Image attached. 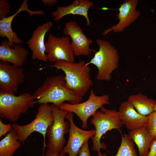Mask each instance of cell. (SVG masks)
I'll use <instances>...</instances> for the list:
<instances>
[{
	"label": "cell",
	"mask_w": 156,
	"mask_h": 156,
	"mask_svg": "<svg viewBox=\"0 0 156 156\" xmlns=\"http://www.w3.org/2000/svg\"><path fill=\"white\" fill-rule=\"evenodd\" d=\"M33 95L36 103H52L59 107L64 102L76 104L80 103L82 97L67 87L65 76L56 75L47 77L42 85L34 92Z\"/></svg>",
	"instance_id": "6da1fadb"
},
{
	"label": "cell",
	"mask_w": 156,
	"mask_h": 156,
	"mask_svg": "<svg viewBox=\"0 0 156 156\" xmlns=\"http://www.w3.org/2000/svg\"><path fill=\"white\" fill-rule=\"evenodd\" d=\"M85 64L83 60L78 62L60 61L49 66L62 70L68 88L83 97L93 85L90 77V68L85 66Z\"/></svg>",
	"instance_id": "7a4b0ae2"
},
{
	"label": "cell",
	"mask_w": 156,
	"mask_h": 156,
	"mask_svg": "<svg viewBox=\"0 0 156 156\" xmlns=\"http://www.w3.org/2000/svg\"><path fill=\"white\" fill-rule=\"evenodd\" d=\"M90 122L95 128V134L92 139V150L97 152V156H107L105 154H102L100 151L101 148L107 151L106 144L104 142H101V139L108 131L116 129L121 131L124 125L120 119L118 111L107 109L103 106L92 116Z\"/></svg>",
	"instance_id": "3957f363"
},
{
	"label": "cell",
	"mask_w": 156,
	"mask_h": 156,
	"mask_svg": "<svg viewBox=\"0 0 156 156\" xmlns=\"http://www.w3.org/2000/svg\"><path fill=\"white\" fill-rule=\"evenodd\" d=\"M96 42L99 46V50L85 66L92 64L97 67V80L110 81L111 74L118 66L120 57L118 50L106 40L99 38Z\"/></svg>",
	"instance_id": "277c9868"
},
{
	"label": "cell",
	"mask_w": 156,
	"mask_h": 156,
	"mask_svg": "<svg viewBox=\"0 0 156 156\" xmlns=\"http://www.w3.org/2000/svg\"><path fill=\"white\" fill-rule=\"evenodd\" d=\"M33 95L28 92L16 96L0 90V117L16 122L22 114L36 103Z\"/></svg>",
	"instance_id": "5b68a950"
},
{
	"label": "cell",
	"mask_w": 156,
	"mask_h": 156,
	"mask_svg": "<svg viewBox=\"0 0 156 156\" xmlns=\"http://www.w3.org/2000/svg\"><path fill=\"white\" fill-rule=\"evenodd\" d=\"M54 118L51 105L49 103L40 104L34 119L31 122L23 125L14 123L12 128L16 133L19 141L24 143L28 137L33 132L41 133L44 139V146H46L45 138L48 127L51 125Z\"/></svg>",
	"instance_id": "8992f818"
},
{
	"label": "cell",
	"mask_w": 156,
	"mask_h": 156,
	"mask_svg": "<svg viewBox=\"0 0 156 156\" xmlns=\"http://www.w3.org/2000/svg\"><path fill=\"white\" fill-rule=\"evenodd\" d=\"M109 96L107 94L97 96L93 89L90 90L88 99L86 101L76 104L64 103L59 108L68 112L76 114L82 122L81 127L88 129V120L99 108L110 104Z\"/></svg>",
	"instance_id": "52a82bcc"
},
{
	"label": "cell",
	"mask_w": 156,
	"mask_h": 156,
	"mask_svg": "<svg viewBox=\"0 0 156 156\" xmlns=\"http://www.w3.org/2000/svg\"><path fill=\"white\" fill-rule=\"evenodd\" d=\"M54 120L47 130L49 150L60 153L66 143L64 135L69 132L70 123L65 121L68 112L61 109L54 104L51 105Z\"/></svg>",
	"instance_id": "ba28073f"
},
{
	"label": "cell",
	"mask_w": 156,
	"mask_h": 156,
	"mask_svg": "<svg viewBox=\"0 0 156 156\" xmlns=\"http://www.w3.org/2000/svg\"><path fill=\"white\" fill-rule=\"evenodd\" d=\"M45 45V52L49 62H74V55L69 36L58 37L50 34Z\"/></svg>",
	"instance_id": "9c48e42d"
},
{
	"label": "cell",
	"mask_w": 156,
	"mask_h": 156,
	"mask_svg": "<svg viewBox=\"0 0 156 156\" xmlns=\"http://www.w3.org/2000/svg\"><path fill=\"white\" fill-rule=\"evenodd\" d=\"M73 116V113L71 112H68L65 118L70 123L69 135L67 144L63 147L60 155L68 153V156H77L82 146L95 135L94 129L87 131L77 127L74 123Z\"/></svg>",
	"instance_id": "30bf717a"
},
{
	"label": "cell",
	"mask_w": 156,
	"mask_h": 156,
	"mask_svg": "<svg viewBox=\"0 0 156 156\" xmlns=\"http://www.w3.org/2000/svg\"><path fill=\"white\" fill-rule=\"evenodd\" d=\"M25 78L22 68L0 61V90L15 94Z\"/></svg>",
	"instance_id": "8fae6325"
},
{
	"label": "cell",
	"mask_w": 156,
	"mask_h": 156,
	"mask_svg": "<svg viewBox=\"0 0 156 156\" xmlns=\"http://www.w3.org/2000/svg\"><path fill=\"white\" fill-rule=\"evenodd\" d=\"M63 33L71 38V44L74 55L88 56L90 54L92 50L90 46L92 43V40L83 33V29L76 21L66 23Z\"/></svg>",
	"instance_id": "7c38bea8"
},
{
	"label": "cell",
	"mask_w": 156,
	"mask_h": 156,
	"mask_svg": "<svg viewBox=\"0 0 156 156\" xmlns=\"http://www.w3.org/2000/svg\"><path fill=\"white\" fill-rule=\"evenodd\" d=\"M138 3V0L125 1L118 8L119 12L117 17L119 20L118 23L105 30L103 35H105L112 31L115 33L122 32L138 19L140 15V12L136 9Z\"/></svg>",
	"instance_id": "4fadbf2b"
},
{
	"label": "cell",
	"mask_w": 156,
	"mask_h": 156,
	"mask_svg": "<svg viewBox=\"0 0 156 156\" xmlns=\"http://www.w3.org/2000/svg\"><path fill=\"white\" fill-rule=\"evenodd\" d=\"M53 26L52 22L49 21L38 26L34 31L31 38L27 42L28 48L32 52L33 59L44 62L48 61L45 52L44 38Z\"/></svg>",
	"instance_id": "5bb4252c"
},
{
	"label": "cell",
	"mask_w": 156,
	"mask_h": 156,
	"mask_svg": "<svg viewBox=\"0 0 156 156\" xmlns=\"http://www.w3.org/2000/svg\"><path fill=\"white\" fill-rule=\"evenodd\" d=\"M27 0H24L17 11L13 14L0 20V36L6 37L8 39L9 44L10 47H14L16 44H20L23 42L17 36V34L12 30L11 25L12 21L16 16L23 11L27 12L30 17L35 14L45 16V14L42 10L34 11L30 10L28 8Z\"/></svg>",
	"instance_id": "9a60e30c"
},
{
	"label": "cell",
	"mask_w": 156,
	"mask_h": 156,
	"mask_svg": "<svg viewBox=\"0 0 156 156\" xmlns=\"http://www.w3.org/2000/svg\"><path fill=\"white\" fill-rule=\"evenodd\" d=\"M94 4L92 1L89 0H75L70 5L66 6H57L56 10L51 15L53 20L58 21L66 15L70 14L83 16L86 19L87 25L90 26V21L88 16L89 9Z\"/></svg>",
	"instance_id": "2e32d148"
},
{
	"label": "cell",
	"mask_w": 156,
	"mask_h": 156,
	"mask_svg": "<svg viewBox=\"0 0 156 156\" xmlns=\"http://www.w3.org/2000/svg\"><path fill=\"white\" fill-rule=\"evenodd\" d=\"M118 111L122 122L129 131L144 126L148 119L147 116L139 113L127 101L120 104Z\"/></svg>",
	"instance_id": "e0dca14e"
},
{
	"label": "cell",
	"mask_w": 156,
	"mask_h": 156,
	"mask_svg": "<svg viewBox=\"0 0 156 156\" xmlns=\"http://www.w3.org/2000/svg\"><path fill=\"white\" fill-rule=\"evenodd\" d=\"M14 47H10L7 40L1 41L0 45V61L21 68L27 59L28 51L20 44L15 45Z\"/></svg>",
	"instance_id": "ac0fdd59"
},
{
	"label": "cell",
	"mask_w": 156,
	"mask_h": 156,
	"mask_svg": "<svg viewBox=\"0 0 156 156\" xmlns=\"http://www.w3.org/2000/svg\"><path fill=\"white\" fill-rule=\"evenodd\" d=\"M128 135L137 146L138 156H147L153 140L145 127L129 131Z\"/></svg>",
	"instance_id": "d6986e66"
},
{
	"label": "cell",
	"mask_w": 156,
	"mask_h": 156,
	"mask_svg": "<svg viewBox=\"0 0 156 156\" xmlns=\"http://www.w3.org/2000/svg\"><path fill=\"white\" fill-rule=\"evenodd\" d=\"M127 101L139 113L144 116H147L156 109V101L141 92L130 95Z\"/></svg>",
	"instance_id": "ffe728a7"
},
{
	"label": "cell",
	"mask_w": 156,
	"mask_h": 156,
	"mask_svg": "<svg viewBox=\"0 0 156 156\" xmlns=\"http://www.w3.org/2000/svg\"><path fill=\"white\" fill-rule=\"evenodd\" d=\"M21 145L12 129L0 141V156H12Z\"/></svg>",
	"instance_id": "44dd1931"
},
{
	"label": "cell",
	"mask_w": 156,
	"mask_h": 156,
	"mask_svg": "<svg viewBox=\"0 0 156 156\" xmlns=\"http://www.w3.org/2000/svg\"><path fill=\"white\" fill-rule=\"evenodd\" d=\"M120 132L121 135V143L115 156H138L134 142L128 134L124 133L123 135L121 131Z\"/></svg>",
	"instance_id": "7402d4cb"
},
{
	"label": "cell",
	"mask_w": 156,
	"mask_h": 156,
	"mask_svg": "<svg viewBox=\"0 0 156 156\" xmlns=\"http://www.w3.org/2000/svg\"><path fill=\"white\" fill-rule=\"evenodd\" d=\"M147 116L148 119L144 126L153 140L156 139V112Z\"/></svg>",
	"instance_id": "603a6c76"
},
{
	"label": "cell",
	"mask_w": 156,
	"mask_h": 156,
	"mask_svg": "<svg viewBox=\"0 0 156 156\" xmlns=\"http://www.w3.org/2000/svg\"><path fill=\"white\" fill-rule=\"evenodd\" d=\"M11 6L6 0H0V18L5 17L9 13Z\"/></svg>",
	"instance_id": "cb8c5ba5"
},
{
	"label": "cell",
	"mask_w": 156,
	"mask_h": 156,
	"mask_svg": "<svg viewBox=\"0 0 156 156\" xmlns=\"http://www.w3.org/2000/svg\"><path fill=\"white\" fill-rule=\"evenodd\" d=\"M12 129V125L9 123L5 124L2 120H0V138L3 136H5L8 133H9Z\"/></svg>",
	"instance_id": "d4e9b609"
},
{
	"label": "cell",
	"mask_w": 156,
	"mask_h": 156,
	"mask_svg": "<svg viewBox=\"0 0 156 156\" xmlns=\"http://www.w3.org/2000/svg\"><path fill=\"white\" fill-rule=\"evenodd\" d=\"M79 156H91L89 147L88 141L86 142L80 148Z\"/></svg>",
	"instance_id": "484cf974"
},
{
	"label": "cell",
	"mask_w": 156,
	"mask_h": 156,
	"mask_svg": "<svg viewBox=\"0 0 156 156\" xmlns=\"http://www.w3.org/2000/svg\"><path fill=\"white\" fill-rule=\"evenodd\" d=\"M147 156H156V139L152 141L150 145L149 151Z\"/></svg>",
	"instance_id": "4316f807"
},
{
	"label": "cell",
	"mask_w": 156,
	"mask_h": 156,
	"mask_svg": "<svg viewBox=\"0 0 156 156\" xmlns=\"http://www.w3.org/2000/svg\"><path fill=\"white\" fill-rule=\"evenodd\" d=\"M42 2L44 5L52 6L55 5L58 1L57 0H42Z\"/></svg>",
	"instance_id": "83f0119b"
},
{
	"label": "cell",
	"mask_w": 156,
	"mask_h": 156,
	"mask_svg": "<svg viewBox=\"0 0 156 156\" xmlns=\"http://www.w3.org/2000/svg\"><path fill=\"white\" fill-rule=\"evenodd\" d=\"M45 156H60V153L48 149L46 152Z\"/></svg>",
	"instance_id": "f1b7e54d"
},
{
	"label": "cell",
	"mask_w": 156,
	"mask_h": 156,
	"mask_svg": "<svg viewBox=\"0 0 156 156\" xmlns=\"http://www.w3.org/2000/svg\"><path fill=\"white\" fill-rule=\"evenodd\" d=\"M60 156H65V155H60Z\"/></svg>",
	"instance_id": "f546056e"
},
{
	"label": "cell",
	"mask_w": 156,
	"mask_h": 156,
	"mask_svg": "<svg viewBox=\"0 0 156 156\" xmlns=\"http://www.w3.org/2000/svg\"><path fill=\"white\" fill-rule=\"evenodd\" d=\"M155 111L156 112V109H155Z\"/></svg>",
	"instance_id": "4dcf8cb0"
}]
</instances>
